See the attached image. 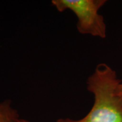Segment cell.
<instances>
[{"label":"cell","instance_id":"cell-5","mask_svg":"<svg viewBox=\"0 0 122 122\" xmlns=\"http://www.w3.org/2000/svg\"><path fill=\"white\" fill-rule=\"evenodd\" d=\"M119 94H120V96H122V83H121V85H120V86H119Z\"/></svg>","mask_w":122,"mask_h":122},{"label":"cell","instance_id":"cell-3","mask_svg":"<svg viewBox=\"0 0 122 122\" xmlns=\"http://www.w3.org/2000/svg\"><path fill=\"white\" fill-rule=\"evenodd\" d=\"M20 119L19 113L14 107L12 100L0 102V122H18Z\"/></svg>","mask_w":122,"mask_h":122},{"label":"cell","instance_id":"cell-1","mask_svg":"<svg viewBox=\"0 0 122 122\" xmlns=\"http://www.w3.org/2000/svg\"><path fill=\"white\" fill-rule=\"evenodd\" d=\"M122 81L116 71L100 63L87 79L86 88L94 96V104L80 119L60 118L56 122H122V96L119 90Z\"/></svg>","mask_w":122,"mask_h":122},{"label":"cell","instance_id":"cell-2","mask_svg":"<svg viewBox=\"0 0 122 122\" xmlns=\"http://www.w3.org/2000/svg\"><path fill=\"white\" fill-rule=\"evenodd\" d=\"M105 0H52V4L60 12L70 10L77 18V30L81 35L105 39L107 25L99 12Z\"/></svg>","mask_w":122,"mask_h":122},{"label":"cell","instance_id":"cell-4","mask_svg":"<svg viewBox=\"0 0 122 122\" xmlns=\"http://www.w3.org/2000/svg\"><path fill=\"white\" fill-rule=\"evenodd\" d=\"M18 122H31L30 121H29V120H27L26 119H22V118H20L19 120H18Z\"/></svg>","mask_w":122,"mask_h":122}]
</instances>
